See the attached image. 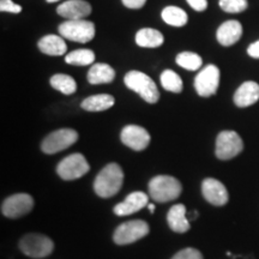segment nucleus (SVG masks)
Returning <instances> with one entry per match:
<instances>
[{
    "label": "nucleus",
    "mask_w": 259,
    "mask_h": 259,
    "mask_svg": "<svg viewBox=\"0 0 259 259\" xmlns=\"http://www.w3.org/2000/svg\"><path fill=\"white\" fill-rule=\"evenodd\" d=\"M189 5L196 11L202 12L208 8V0H186Z\"/></svg>",
    "instance_id": "obj_31"
},
{
    "label": "nucleus",
    "mask_w": 259,
    "mask_h": 259,
    "mask_svg": "<svg viewBox=\"0 0 259 259\" xmlns=\"http://www.w3.org/2000/svg\"><path fill=\"white\" fill-rule=\"evenodd\" d=\"M244 149L242 139L234 131H222L216 139V156L220 160H231Z\"/></svg>",
    "instance_id": "obj_9"
},
{
    "label": "nucleus",
    "mask_w": 259,
    "mask_h": 259,
    "mask_svg": "<svg viewBox=\"0 0 259 259\" xmlns=\"http://www.w3.org/2000/svg\"><path fill=\"white\" fill-rule=\"evenodd\" d=\"M115 77V71L108 64H94L88 71V82L90 84L111 83Z\"/></svg>",
    "instance_id": "obj_20"
},
{
    "label": "nucleus",
    "mask_w": 259,
    "mask_h": 259,
    "mask_svg": "<svg viewBox=\"0 0 259 259\" xmlns=\"http://www.w3.org/2000/svg\"><path fill=\"white\" fill-rule=\"evenodd\" d=\"M177 64L183 69L189 71H197L203 65V60L197 53L193 52H183L177 56Z\"/></svg>",
    "instance_id": "obj_27"
},
{
    "label": "nucleus",
    "mask_w": 259,
    "mask_h": 259,
    "mask_svg": "<svg viewBox=\"0 0 259 259\" xmlns=\"http://www.w3.org/2000/svg\"><path fill=\"white\" fill-rule=\"evenodd\" d=\"M220 84V70L215 65H208L194 78V88L202 97L216 94Z\"/></svg>",
    "instance_id": "obj_10"
},
{
    "label": "nucleus",
    "mask_w": 259,
    "mask_h": 259,
    "mask_svg": "<svg viewBox=\"0 0 259 259\" xmlns=\"http://www.w3.org/2000/svg\"><path fill=\"white\" fill-rule=\"evenodd\" d=\"M181 190L180 181L169 176H157L149 183V194L155 202L166 203L177 199Z\"/></svg>",
    "instance_id": "obj_2"
},
{
    "label": "nucleus",
    "mask_w": 259,
    "mask_h": 259,
    "mask_svg": "<svg viewBox=\"0 0 259 259\" xmlns=\"http://www.w3.org/2000/svg\"><path fill=\"white\" fill-rule=\"evenodd\" d=\"M219 5L228 14H239L247 9V0H220Z\"/></svg>",
    "instance_id": "obj_28"
},
{
    "label": "nucleus",
    "mask_w": 259,
    "mask_h": 259,
    "mask_svg": "<svg viewBox=\"0 0 259 259\" xmlns=\"http://www.w3.org/2000/svg\"><path fill=\"white\" fill-rule=\"evenodd\" d=\"M161 17L168 25L176 28H181L187 24L189 17L187 14L183 9L178 8V6H167L162 10Z\"/></svg>",
    "instance_id": "obj_23"
},
{
    "label": "nucleus",
    "mask_w": 259,
    "mask_h": 259,
    "mask_svg": "<svg viewBox=\"0 0 259 259\" xmlns=\"http://www.w3.org/2000/svg\"><path fill=\"white\" fill-rule=\"evenodd\" d=\"M121 142L135 151H142L150 143V135L144 127L138 125H127L122 128Z\"/></svg>",
    "instance_id": "obj_12"
},
{
    "label": "nucleus",
    "mask_w": 259,
    "mask_h": 259,
    "mask_svg": "<svg viewBox=\"0 0 259 259\" xmlns=\"http://www.w3.org/2000/svg\"><path fill=\"white\" fill-rule=\"evenodd\" d=\"M32 208H34V199L30 194L17 193L3 202L2 212L9 219H18L30 212Z\"/></svg>",
    "instance_id": "obj_11"
},
{
    "label": "nucleus",
    "mask_w": 259,
    "mask_h": 259,
    "mask_svg": "<svg viewBox=\"0 0 259 259\" xmlns=\"http://www.w3.org/2000/svg\"><path fill=\"white\" fill-rule=\"evenodd\" d=\"M121 2L126 8L137 10V9L143 8L145 3H147V0H121Z\"/></svg>",
    "instance_id": "obj_32"
},
{
    "label": "nucleus",
    "mask_w": 259,
    "mask_h": 259,
    "mask_svg": "<svg viewBox=\"0 0 259 259\" xmlns=\"http://www.w3.org/2000/svg\"><path fill=\"white\" fill-rule=\"evenodd\" d=\"M149 203V197L144 192L136 191V192L128 194L126 198L114 206V213L118 216H128L131 213L139 211L147 206Z\"/></svg>",
    "instance_id": "obj_15"
},
{
    "label": "nucleus",
    "mask_w": 259,
    "mask_h": 259,
    "mask_svg": "<svg viewBox=\"0 0 259 259\" xmlns=\"http://www.w3.org/2000/svg\"><path fill=\"white\" fill-rule=\"evenodd\" d=\"M161 84L163 87V89H166L167 92L179 94L183 92V80H181L180 76L177 72H174L173 70H164L161 73Z\"/></svg>",
    "instance_id": "obj_25"
},
{
    "label": "nucleus",
    "mask_w": 259,
    "mask_h": 259,
    "mask_svg": "<svg viewBox=\"0 0 259 259\" xmlns=\"http://www.w3.org/2000/svg\"><path fill=\"white\" fill-rule=\"evenodd\" d=\"M164 37L160 31L153 28H143L136 34V44L139 47L156 48L163 45Z\"/></svg>",
    "instance_id": "obj_21"
},
{
    "label": "nucleus",
    "mask_w": 259,
    "mask_h": 259,
    "mask_svg": "<svg viewBox=\"0 0 259 259\" xmlns=\"http://www.w3.org/2000/svg\"><path fill=\"white\" fill-rule=\"evenodd\" d=\"M149 225L143 220H134V221H128L122 223L115 229L114 242L118 245H127L136 242L139 239L144 238L149 234Z\"/></svg>",
    "instance_id": "obj_7"
},
{
    "label": "nucleus",
    "mask_w": 259,
    "mask_h": 259,
    "mask_svg": "<svg viewBox=\"0 0 259 259\" xmlns=\"http://www.w3.org/2000/svg\"><path fill=\"white\" fill-rule=\"evenodd\" d=\"M242 35V25L238 21H227L220 25L216 32V37L220 45L225 47L233 46L240 40Z\"/></svg>",
    "instance_id": "obj_16"
},
{
    "label": "nucleus",
    "mask_w": 259,
    "mask_h": 259,
    "mask_svg": "<svg viewBox=\"0 0 259 259\" xmlns=\"http://www.w3.org/2000/svg\"><path fill=\"white\" fill-rule=\"evenodd\" d=\"M59 34L67 40L87 44L95 36V25L85 19L66 21L59 25Z\"/></svg>",
    "instance_id": "obj_4"
},
{
    "label": "nucleus",
    "mask_w": 259,
    "mask_h": 259,
    "mask_svg": "<svg viewBox=\"0 0 259 259\" xmlns=\"http://www.w3.org/2000/svg\"><path fill=\"white\" fill-rule=\"evenodd\" d=\"M114 105V97L108 94H99L87 97L82 102V108L88 112H102Z\"/></svg>",
    "instance_id": "obj_22"
},
{
    "label": "nucleus",
    "mask_w": 259,
    "mask_h": 259,
    "mask_svg": "<svg viewBox=\"0 0 259 259\" xmlns=\"http://www.w3.org/2000/svg\"><path fill=\"white\" fill-rule=\"evenodd\" d=\"M171 259H203L202 253L196 248H184L174 255Z\"/></svg>",
    "instance_id": "obj_29"
},
{
    "label": "nucleus",
    "mask_w": 259,
    "mask_h": 259,
    "mask_svg": "<svg viewBox=\"0 0 259 259\" xmlns=\"http://www.w3.org/2000/svg\"><path fill=\"white\" fill-rule=\"evenodd\" d=\"M148 208H149V211H150V213H154V211H155L154 204H148Z\"/></svg>",
    "instance_id": "obj_34"
},
{
    "label": "nucleus",
    "mask_w": 259,
    "mask_h": 259,
    "mask_svg": "<svg viewBox=\"0 0 259 259\" xmlns=\"http://www.w3.org/2000/svg\"><path fill=\"white\" fill-rule=\"evenodd\" d=\"M47 3H57V2H59V0H46Z\"/></svg>",
    "instance_id": "obj_35"
},
{
    "label": "nucleus",
    "mask_w": 259,
    "mask_h": 259,
    "mask_svg": "<svg viewBox=\"0 0 259 259\" xmlns=\"http://www.w3.org/2000/svg\"><path fill=\"white\" fill-rule=\"evenodd\" d=\"M167 221L170 229L177 233H185L190 229V221L186 218V208L184 204H176L169 209Z\"/></svg>",
    "instance_id": "obj_18"
},
{
    "label": "nucleus",
    "mask_w": 259,
    "mask_h": 259,
    "mask_svg": "<svg viewBox=\"0 0 259 259\" xmlns=\"http://www.w3.org/2000/svg\"><path fill=\"white\" fill-rule=\"evenodd\" d=\"M124 181V173L118 163H109L97 174L94 190L97 196L102 198H109L120 191Z\"/></svg>",
    "instance_id": "obj_1"
},
{
    "label": "nucleus",
    "mask_w": 259,
    "mask_h": 259,
    "mask_svg": "<svg viewBox=\"0 0 259 259\" xmlns=\"http://www.w3.org/2000/svg\"><path fill=\"white\" fill-rule=\"evenodd\" d=\"M78 139V134L72 128H61L52 132L44 139L41 149L45 154L52 155L70 148Z\"/></svg>",
    "instance_id": "obj_6"
},
{
    "label": "nucleus",
    "mask_w": 259,
    "mask_h": 259,
    "mask_svg": "<svg viewBox=\"0 0 259 259\" xmlns=\"http://www.w3.org/2000/svg\"><path fill=\"white\" fill-rule=\"evenodd\" d=\"M38 50L42 53L52 57H60L66 53V44H65L63 36L58 35H46L38 41Z\"/></svg>",
    "instance_id": "obj_19"
},
{
    "label": "nucleus",
    "mask_w": 259,
    "mask_h": 259,
    "mask_svg": "<svg viewBox=\"0 0 259 259\" xmlns=\"http://www.w3.org/2000/svg\"><path fill=\"white\" fill-rule=\"evenodd\" d=\"M19 247L24 254L31 258H45L53 252L54 244L46 235L30 233L22 238Z\"/></svg>",
    "instance_id": "obj_5"
},
{
    "label": "nucleus",
    "mask_w": 259,
    "mask_h": 259,
    "mask_svg": "<svg viewBox=\"0 0 259 259\" xmlns=\"http://www.w3.org/2000/svg\"><path fill=\"white\" fill-rule=\"evenodd\" d=\"M51 85L58 92L63 93L64 95H72L77 90V84L72 77L69 74L58 73L52 76Z\"/></svg>",
    "instance_id": "obj_24"
},
{
    "label": "nucleus",
    "mask_w": 259,
    "mask_h": 259,
    "mask_svg": "<svg viewBox=\"0 0 259 259\" xmlns=\"http://www.w3.org/2000/svg\"><path fill=\"white\" fill-rule=\"evenodd\" d=\"M259 100V84L252 80L242 83L234 94V102L238 107H250Z\"/></svg>",
    "instance_id": "obj_17"
},
{
    "label": "nucleus",
    "mask_w": 259,
    "mask_h": 259,
    "mask_svg": "<svg viewBox=\"0 0 259 259\" xmlns=\"http://www.w3.org/2000/svg\"><path fill=\"white\" fill-rule=\"evenodd\" d=\"M0 11L10 12V14H19L22 11V6L16 4L12 0H0Z\"/></svg>",
    "instance_id": "obj_30"
},
{
    "label": "nucleus",
    "mask_w": 259,
    "mask_h": 259,
    "mask_svg": "<svg viewBox=\"0 0 259 259\" xmlns=\"http://www.w3.org/2000/svg\"><path fill=\"white\" fill-rule=\"evenodd\" d=\"M95 60V53L92 50H77L71 52L65 57V61L76 66H87L92 65Z\"/></svg>",
    "instance_id": "obj_26"
},
{
    "label": "nucleus",
    "mask_w": 259,
    "mask_h": 259,
    "mask_svg": "<svg viewBox=\"0 0 259 259\" xmlns=\"http://www.w3.org/2000/svg\"><path fill=\"white\" fill-rule=\"evenodd\" d=\"M92 5L85 0H67L58 6L57 12L61 17L69 21L73 19H83L92 14Z\"/></svg>",
    "instance_id": "obj_14"
},
{
    "label": "nucleus",
    "mask_w": 259,
    "mask_h": 259,
    "mask_svg": "<svg viewBox=\"0 0 259 259\" xmlns=\"http://www.w3.org/2000/svg\"><path fill=\"white\" fill-rule=\"evenodd\" d=\"M247 54L251 58H254V59H259V40L251 44L247 48Z\"/></svg>",
    "instance_id": "obj_33"
},
{
    "label": "nucleus",
    "mask_w": 259,
    "mask_h": 259,
    "mask_svg": "<svg viewBox=\"0 0 259 259\" xmlns=\"http://www.w3.org/2000/svg\"><path fill=\"white\" fill-rule=\"evenodd\" d=\"M202 192L204 198L216 206L225 205L228 202V191L221 181L208 178L203 181Z\"/></svg>",
    "instance_id": "obj_13"
},
{
    "label": "nucleus",
    "mask_w": 259,
    "mask_h": 259,
    "mask_svg": "<svg viewBox=\"0 0 259 259\" xmlns=\"http://www.w3.org/2000/svg\"><path fill=\"white\" fill-rule=\"evenodd\" d=\"M125 85L137 93L148 103H156L160 99V93L156 84L148 74L141 71H130L124 78Z\"/></svg>",
    "instance_id": "obj_3"
},
{
    "label": "nucleus",
    "mask_w": 259,
    "mask_h": 259,
    "mask_svg": "<svg viewBox=\"0 0 259 259\" xmlns=\"http://www.w3.org/2000/svg\"><path fill=\"white\" fill-rule=\"evenodd\" d=\"M89 169L90 167L88 161L79 153L69 155L57 167V171L59 177L66 181L82 178L88 173Z\"/></svg>",
    "instance_id": "obj_8"
}]
</instances>
